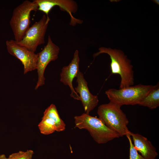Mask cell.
I'll return each mask as SVG.
<instances>
[{
    "instance_id": "1",
    "label": "cell",
    "mask_w": 159,
    "mask_h": 159,
    "mask_svg": "<svg viewBox=\"0 0 159 159\" xmlns=\"http://www.w3.org/2000/svg\"><path fill=\"white\" fill-rule=\"evenodd\" d=\"M98 49L99 51L93 54L94 57L102 53L110 56L112 74H119L121 77L120 89L133 85L134 83L133 67L124 53L120 50L105 47H100Z\"/></svg>"
},
{
    "instance_id": "2",
    "label": "cell",
    "mask_w": 159,
    "mask_h": 159,
    "mask_svg": "<svg viewBox=\"0 0 159 159\" xmlns=\"http://www.w3.org/2000/svg\"><path fill=\"white\" fill-rule=\"evenodd\" d=\"M74 118L75 127L88 130L98 144L106 143L120 137L118 133L107 127L99 117L84 113L80 115L75 116Z\"/></svg>"
},
{
    "instance_id": "3",
    "label": "cell",
    "mask_w": 159,
    "mask_h": 159,
    "mask_svg": "<svg viewBox=\"0 0 159 159\" xmlns=\"http://www.w3.org/2000/svg\"><path fill=\"white\" fill-rule=\"evenodd\" d=\"M119 105L110 101L98 107L99 118L109 128L118 133L120 137L129 134L128 120Z\"/></svg>"
},
{
    "instance_id": "4",
    "label": "cell",
    "mask_w": 159,
    "mask_h": 159,
    "mask_svg": "<svg viewBox=\"0 0 159 159\" xmlns=\"http://www.w3.org/2000/svg\"><path fill=\"white\" fill-rule=\"evenodd\" d=\"M38 8L34 0H25L14 9L9 24L15 41L18 42L23 38L30 27L31 13L37 11Z\"/></svg>"
},
{
    "instance_id": "5",
    "label": "cell",
    "mask_w": 159,
    "mask_h": 159,
    "mask_svg": "<svg viewBox=\"0 0 159 159\" xmlns=\"http://www.w3.org/2000/svg\"><path fill=\"white\" fill-rule=\"evenodd\" d=\"M154 86L140 84L118 90L110 89L106 91L105 93L110 101L121 106L138 105Z\"/></svg>"
},
{
    "instance_id": "6",
    "label": "cell",
    "mask_w": 159,
    "mask_h": 159,
    "mask_svg": "<svg viewBox=\"0 0 159 159\" xmlns=\"http://www.w3.org/2000/svg\"><path fill=\"white\" fill-rule=\"evenodd\" d=\"M50 20L48 16L43 15L39 21L29 27L23 38L18 43L35 53L38 47L45 43V36Z\"/></svg>"
},
{
    "instance_id": "7",
    "label": "cell",
    "mask_w": 159,
    "mask_h": 159,
    "mask_svg": "<svg viewBox=\"0 0 159 159\" xmlns=\"http://www.w3.org/2000/svg\"><path fill=\"white\" fill-rule=\"evenodd\" d=\"M59 50V47L53 42L49 35L47 45L42 51L37 54L36 69L38 80L35 87V90L44 84L45 78L44 73L45 69L50 62L58 58Z\"/></svg>"
},
{
    "instance_id": "8",
    "label": "cell",
    "mask_w": 159,
    "mask_h": 159,
    "mask_svg": "<svg viewBox=\"0 0 159 159\" xmlns=\"http://www.w3.org/2000/svg\"><path fill=\"white\" fill-rule=\"evenodd\" d=\"M37 5L38 10L41 11L48 16L51 9L55 6L59 7L60 10L66 11L70 16V25L75 26L77 24H82V20L74 17L72 14L77 11L78 5L76 2L72 0H34Z\"/></svg>"
},
{
    "instance_id": "9",
    "label": "cell",
    "mask_w": 159,
    "mask_h": 159,
    "mask_svg": "<svg viewBox=\"0 0 159 159\" xmlns=\"http://www.w3.org/2000/svg\"><path fill=\"white\" fill-rule=\"evenodd\" d=\"M8 52L19 59L24 66L25 74L36 69L37 54L19 44L14 40L6 42Z\"/></svg>"
},
{
    "instance_id": "10",
    "label": "cell",
    "mask_w": 159,
    "mask_h": 159,
    "mask_svg": "<svg viewBox=\"0 0 159 159\" xmlns=\"http://www.w3.org/2000/svg\"><path fill=\"white\" fill-rule=\"evenodd\" d=\"M76 77L77 85L74 89L76 93L80 95V100L82 102L85 113L89 114L97 105L99 102L98 97L90 92L87 82L82 72L80 71Z\"/></svg>"
},
{
    "instance_id": "11",
    "label": "cell",
    "mask_w": 159,
    "mask_h": 159,
    "mask_svg": "<svg viewBox=\"0 0 159 159\" xmlns=\"http://www.w3.org/2000/svg\"><path fill=\"white\" fill-rule=\"evenodd\" d=\"M80 57L79 52L76 50L69 64L63 67L60 74V81L65 85H68L71 90L70 96L74 99L80 100L79 95L75 92L72 85L74 79L76 77L80 71Z\"/></svg>"
},
{
    "instance_id": "12",
    "label": "cell",
    "mask_w": 159,
    "mask_h": 159,
    "mask_svg": "<svg viewBox=\"0 0 159 159\" xmlns=\"http://www.w3.org/2000/svg\"><path fill=\"white\" fill-rule=\"evenodd\" d=\"M134 147L144 159H155L158 155L155 148L147 138L138 133L130 131Z\"/></svg>"
},
{
    "instance_id": "13",
    "label": "cell",
    "mask_w": 159,
    "mask_h": 159,
    "mask_svg": "<svg viewBox=\"0 0 159 159\" xmlns=\"http://www.w3.org/2000/svg\"><path fill=\"white\" fill-rule=\"evenodd\" d=\"M138 105L147 107L151 109H155L159 106V82L148 92Z\"/></svg>"
},
{
    "instance_id": "14",
    "label": "cell",
    "mask_w": 159,
    "mask_h": 159,
    "mask_svg": "<svg viewBox=\"0 0 159 159\" xmlns=\"http://www.w3.org/2000/svg\"><path fill=\"white\" fill-rule=\"evenodd\" d=\"M43 115H45L51 118L54 122L56 131L61 132L65 130L66 125L60 118L55 105L51 104L45 110Z\"/></svg>"
},
{
    "instance_id": "15",
    "label": "cell",
    "mask_w": 159,
    "mask_h": 159,
    "mask_svg": "<svg viewBox=\"0 0 159 159\" xmlns=\"http://www.w3.org/2000/svg\"><path fill=\"white\" fill-rule=\"evenodd\" d=\"M40 133L44 135L51 134L56 131L55 123L49 117L43 115L42 120L38 125Z\"/></svg>"
},
{
    "instance_id": "16",
    "label": "cell",
    "mask_w": 159,
    "mask_h": 159,
    "mask_svg": "<svg viewBox=\"0 0 159 159\" xmlns=\"http://www.w3.org/2000/svg\"><path fill=\"white\" fill-rule=\"evenodd\" d=\"M34 151L31 150L26 151H19L18 152L12 153L7 159H32Z\"/></svg>"
},
{
    "instance_id": "17",
    "label": "cell",
    "mask_w": 159,
    "mask_h": 159,
    "mask_svg": "<svg viewBox=\"0 0 159 159\" xmlns=\"http://www.w3.org/2000/svg\"><path fill=\"white\" fill-rule=\"evenodd\" d=\"M127 138L130 145L129 159H144L140 155L135 148L132 143L131 136L129 134L126 135Z\"/></svg>"
},
{
    "instance_id": "18",
    "label": "cell",
    "mask_w": 159,
    "mask_h": 159,
    "mask_svg": "<svg viewBox=\"0 0 159 159\" xmlns=\"http://www.w3.org/2000/svg\"><path fill=\"white\" fill-rule=\"evenodd\" d=\"M5 155L4 154L0 155V159H7Z\"/></svg>"
}]
</instances>
